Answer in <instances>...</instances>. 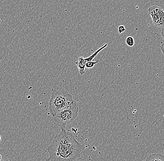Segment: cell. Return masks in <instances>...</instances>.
<instances>
[{
  "mask_svg": "<svg viewBox=\"0 0 164 161\" xmlns=\"http://www.w3.org/2000/svg\"><path fill=\"white\" fill-rule=\"evenodd\" d=\"M117 31H118V33L119 34H121L122 33L124 32L125 31H126V28H125V26L121 25L117 27Z\"/></svg>",
  "mask_w": 164,
  "mask_h": 161,
  "instance_id": "cell-9",
  "label": "cell"
},
{
  "mask_svg": "<svg viewBox=\"0 0 164 161\" xmlns=\"http://www.w3.org/2000/svg\"><path fill=\"white\" fill-rule=\"evenodd\" d=\"M125 43L129 47H133L135 44L134 38L132 36H128L125 39Z\"/></svg>",
  "mask_w": 164,
  "mask_h": 161,
  "instance_id": "cell-7",
  "label": "cell"
},
{
  "mask_svg": "<svg viewBox=\"0 0 164 161\" xmlns=\"http://www.w3.org/2000/svg\"><path fill=\"white\" fill-rule=\"evenodd\" d=\"M146 161H164V156L161 154H153L150 155Z\"/></svg>",
  "mask_w": 164,
  "mask_h": 161,
  "instance_id": "cell-6",
  "label": "cell"
},
{
  "mask_svg": "<svg viewBox=\"0 0 164 161\" xmlns=\"http://www.w3.org/2000/svg\"><path fill=\"white\" fill-rule=\"evenodd\" d=\"M8 161V160H7V161Z\"/></svg>",
  "mask_w": 164,
  "mask_h": 161,
  "instance_id": "cell-15",
  "label": "cell"
},
{
  "mask_svg": "<svg viewBox=\"0 0 164 161\" xmlns=\"http://www.w3.org/2000/svg\"><path fill=\"white\" fill-rule=\"evenodd\" d=\"M160 49L162 50V52L163 54L164 53V44H163V43H162V45H161V46H160Z\"/></svg>",
  "mask_w": 164,
  "mask_h": 161,
  "instance_id": "cell-10",
  "label": "cell"
},
{
  "mask_svg": "<svg viewBox=\"0 0 164 161\" xmlns=\"http://www.w3.org/2000/svg\"><path fill=\"white\" fill-rule=\"evenodd\" d=\"M1 136H0V141H1Z\"/></svg>",
  "mask_w": 164,
  "mask_h": 161,
  "instance_id": "cell-14",
  "label": "cell"
},
{
  "mask_svg": "<svg viewBox=\"0 0 164 161\" xmlns=\"http://www.w3.org/2000/svg\"><path fill=\"white\" fill-rule=\"evenodd\" d=\"M107 45L108 44L106 43L104 46H102V47L98 49L93 54H92L89 57H87L86 58H84L83 57H80L78 58L77 61L76 62L75 64L76 66H77L78 70H79V74L81 75H83L84 74L85 72H86V70H85V68H86L85 64H86V63L90 62V61H92L94 59V58L98 55V54L100 52H101L102 49H104L106 48Z\"/></svg>",
  "mask_w": 164,
  "mask_h": 161,
  "instance_id": "cell-5",
  "label": "cell"
},
{
  "mask_svg": "<svg viewBox=\"0 0 164 161\" xmlns=\"http://www.w3.org/2000/svg\"><path fill=\"white\" fill-rule=\"evenodd\" d=\"M82 149L73 134L61 130L47 148L49 156L44 161H75L80 158Z\"/></svg>",
  "mask_w": 164,
  "mask_h": 161,
  "instance_id": "cell-1",
  "label": "cell"
},
{
  "mask_svg": "<svg viewBox=\"0 0 164 161\" xmlns=\"http://www.w3.org/2000/svg\"><path fill=\"white\" fill-rule=\"evenodd\" d=\"M73 96L63 89L53 90L49 104V110L52 117L58 112L70 105L73 102Z\"/></svg>",
  "mask_w": 164,
  "mask_h": 161,
  "instance_id": "cell-2",
  "label": "cell"
},
{
  "mask_svg": "<svg viewBox=\"0 0 164 161\" xmlns=\"http://www.w3.org/2000/svg\"><path fill=\"white\" fill-rule=\"evenodd\" d=\"M2 160V156L0 155V161H1Z\"/></svg>",
  "mask_w": 164,
  "mask_h": 161,
  "instance_id": "cell-12",
  "label": "cell"
},
{
  "mask_svg": "<svg viewBox=\"0 0 164 161\" xmlns=\"http://www.w3.org/2000/svg\"><path fill=\"white\" fill-rule=\"evenodd\" d=\"M78 115V105L74 100L70 105L60 111L53 117L61 130H66L67 125L73 123Z\"/></svg>",
  "mask_w": 164,
  "mask_h": 161,
  "instance_id": "cell-3",
  "label": "cell"
},
{
  "mask_svg": "<svg viewBox=\"0 0 164 161\" xmlns=\"http://www.w3.org/2000/svg\"><path fill=\"white\" fill-rule=\"evenodd\" d=\"M99 62V60H97L96 61H90V62H87L85 64V68H93L95 65L98 64Z\"/></svg>",
  "mask_w": 164,
  "mask_h": 161,
  "instance_id": "cell-8",
  "label": "cell"
},
{
  "mask_svg": "<svg viewBox=\"0 0 164 161\" xmlns=\"http://www.w3.org/2000/svg\"><path fill=\"white\" fill-rule=\"evenodd\" d=\"M161 35H162V37H164V27H162V31H161Z\"/></svg>",
  "mask_w": 164,
  "mask_h": 161,
  "instance_id": "cell-11",
  "label": "cell"
},
{
  "mask_svg": "<svg viewBox=\"0 0 164 161\" xmlns=\"http://www.w3.org/2000/svg\"><path fill=\"white\" fill-rule=\"evenodd\" d=\"M148 13L154 25L164 27V13L162 8L157 6H151L148 9Z\"/></svg>",
  "mask_w": 164,
  "mask_h": 161,
  "instance_id": "cell-4",
  "label": "cell"
},
{
  "mask_svg": "<svg viewBox=\"0 0 164 161\" xmlns=\"http://www.w3.org/2000/svg\"><path fill=\"white\" fill-rule=\"evenodd\" d=\"M1 24V19H0V24Z\"/></svg>",
  "mask_w": 164,
  "mask_h": 161,
  "instance_id": "cell-13",
  "label": "cell"
}]
</instances>
